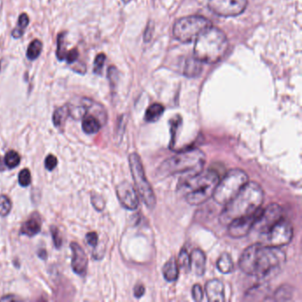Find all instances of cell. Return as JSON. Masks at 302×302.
<instances>
[{
	"mask_svg": "<svg viewBox=\"0 0 302 302\" xmlns=\"http://www.w3.org/2000/svg\"><path fill=\"white\" fill-rule=\"evenodd\" d=\"M247 7V0H209L208 8L215 15L232 17L241 15Z\"/></svg>",
	"mask_w": 302,
	"mask_h": 302,
	"instance_id": "10",
	"label": "cell"
},
{
	"mask_svg": "<svg viewBox=\"0 0 302 302\" xmlns=\"http://www.w3.org/2000/svg\"><path fill=\"white\" fill-rule=\"evenodd\" d=\"M228 48V38L224 32L211 26L196 38L194 57L201 62L214 64L224 57Z\"/></svg>",
	"mask_w": 302,
	"mask_h": 302,
	"instance_id": "4",
	"label": "cell"
},
{
	"mask_svg": "<svg viewBox=\"0 0 302 302\" xmlns=\"http://www.w3.org/2000/svg\"><path fill=\"white\" fill-rule=\"evenodd\" d=\"M122 1H123V2H124V3H126V4H127V3H129V1H130V0H122Z\"/></svg>",
	"mask_w": 302,
	"mask_h": 302,
	"instance_id": "40",
	"label": "cell"
},
{
	"mask_svg": "<svg viewBox=\"0 0 302 302\" xmlns=\"http://www.w3.org/2000/svg\"><path fill=\"white\" fill-rule=\"evenodd\" d=\"M30 24V18L27 15V14H22L20 15L17 22V27L12 32V37L14 38H20L22 37V35L24 34V31L26 30L27 27Z\"/></svg>",
	"mask_w": 302,
	"mask_h": 302,
	"instance_id": "24",
	"label": "cell"
},
{
	"mask_svg": "<svg viewBox=\"0 0 302 302\" xmlns=\"http://www.w3.org/2000/svg\"><path fill=\"white\" fill-rule=\"evenodd\" d=\"M205 291L208 300L223 301L224 300V286L221 281L212 279L206 284Z\"/></svg>",
	"mask_w": 302,
	"mask_h": 302,
	"instance_id": "15",
	"label": "cell"
},
{
	"mask_svg": "<svg viewBox=\"0 0 302 302\" xmlns=\"http://www.w3.org/2000/svg\"><path fill=\"white\" fill-rule=\"evenodd\" d=\"M201 61L195 57L189 58L184 62V68H183V74L187 78H196L198 77L201 71H202V65Z\"/></svg>",
	"mask_w": 302,
	"mask_h": 302,
	"instance_id": "17",
	"label": "cell"
},
{
	"mask_svg": "<svg viewBox=\"0 0 302 302\" xmlns=\"http://www.w3.org/2000/svg\"><path fill=\"white\" fill-rule=\"evenodd\" d=\"M129 169L132 174L133 180L135 182L137 194L140 196L145 206L150 209L155 208L156 205V197L152 189L151 184L148 182L144 175V168L141 162L140 157L136 153L131 154L129 157Z\"/></svg>",
	"mask_w": 302,
	"mask_h": 302,
	"instance_id": "8",
	"label": "cell"
},
{
	"mask_svg": "<svg viewBox=\"0 0 302 302\" xmlns=\"http://www.w3.org/2000/svg\"><path fill=\"white\" fill-rule=\"evenodd\" d=\"M249 182L247 174L242 170L235 169L225 174L222 179L218 182L213 193L214 201L220 205H225L240 192Z\"/></svg>",
	"mask_w": 302,
	"mask_h": 302,
	"instance_id": "6",
	"label": "cell"
},
{
	"mask_svg": "<svg viewBox=\"0 0 302 302\" xmlns=\"http://www.w3.org/2000/svg\"><path fill=\"white\" fill-rule=\"evenodd\" d=\"M86 241L92 247H96L99 242V236L96 232H89L86 235Z\"/></svg>",
	"mask_w": 302,
	"mask_h": 302,
	"instance_id": "37",
	"label": "cell"
},
{
	"mask_svg": "<svg viewBox=\"0 0 302 302\" xmlns=\"http://www.w3.org/2000/svg\"><path fill=\"white\" fill-rule=\"evenodd\" d=\"M261 210L262 209L260 208L254 214L237 218L232 222H230L228 224L229 235L235 239H240L242 237L247 236V234L251 232V230L254 228V223L259 217Z\"/></svg>",
	"mask_w": 302,
	"mask_h": 302,
	"instance_id": "12",
	"label": "cell"
},
{
	"mask_svg": "<svg viewBox=\"0 0 302 302\" xmlns=\"http://www.w3.org/2000/svg\"><path fill=\"white\" fill-rule=\"evenodd\" d=\"M65 32L59 33L57 37V50H56V56L57 59H59V61L65 60L66 57V46H65Z\"/></svg>",
	"mask_w": 302,
	"mask_h": 302,
	"instance_id": "26",
	"label": "cell"
},
{
	"mask_svg": "<svg viewBox=\"0 0 302 302\" xmlns=\"http://www.w3.org/2000/svg\"><path fill=\"white\" fill-rule=\"evenodd\" d=\"M165 108L162 104L155 103L148 107L144 114V120L148 122H155L161 118Z\"/></svg>",
	"mask_w": 302,
	"mask_h": 302,
	"instance_id": "20",
	"label": "cell"
},
{
	"mask_svg": "<svg viewBox=\"0 0 302 302\" xmlns=\"http://www.w3.org/2000/svg\"><path fill=\"white\" fill-rule=\"evenodd\" d=\"M19 184H21L23 187H27L30 185L31 183V175H30V170L28 169L22 170L19 174Z\"/></svg>",
	"mask_w": 302,
	"mask_h": 302,
	"instance_id": "31",
	"label": "cell"
},
{
	"mask_svg": "<svg viewBox=\"0 0 302 302\" xmlns=\"http://www.w3.org/2000/svg\"><path fill=\"white\" fill-rule=\"evenodd\" d=\"M285 259V254L279 247L254 244L244 251L239 264L241 270L247 275L267 280L280 271Z\"/></svg>",
	"mask_w": 302,
	"mask_h": 302,
	"instance_id": "1",
	"label": "cell"
},
{
	"mask_svg": "<svg viewBox=\"0 0 302 302\" xmlns=\"http://www.w3.org/2000/svg\"><path fill=\"white\" fill-rule=\"evenodd\" d=\"M106 59H107V57L104 53H100L96 56V58L94 59V66H93V72L95 74H101Z\"/></svg>",
	"mask_w": 302,
	"mask_h": 302,
	"instance_id": "30",
	"label": "cell"
},
{
	"mask_svg": "<svg viewBox=\"0 0 302 302\" xmlns=\"http://www.w3.org/2000/svg\"><path fill=\"white\" fill-rule=\"evenodd\" d=\"M57 164H58V160L54 155H48L45 158V161H44V166L46 168V170H49V171L54 170L57 167Z\"/></svg>",
	"mask_w": 302,
	"mask_h": 302,
	"instance_id": "34",
	"label": "cell"
},
{
	"mask_svg": "<svg viewBox=\"0 0 302 302\" xmlns=\"http://www.w3.org/2000/svg\"><path fill=\"white\" fill-rule=\"evenodd\" d=\"M218 270L222 274H229L233 270V262L230 254L223 253L216 262Z\"/></svg>",
	"mask_w": 302,
	"mask_h": 302,
	"instance_id": "21",
	"label": "cell"
},
{
	"mask_svg": "<svg viewBox=\"0 0 302 302\" xmlns=\"http://www.w3.org/2000/svg\"><path fill=\"white\" fill-rule=\"evenodd\" d=\"M206 255L200 249H195L190 254V269L196 276H201L206 269Z\"/></svg>",
	"mask_w": 302,
	"mask_h": 302,
	"instance_id": "16",
	"label": "cell"
},
{
	"mask_svg": "<svg viewBox=\"0 0 302 302\" xmlns=\"http://www.w3.org/2000/svg\"><path fill=\"white\" fill-rule=\"evenodd\" d=\"M153 31H154V26H153L152 23H149L148 26L146 27V29H145V32H144V40L149 41L151 39Z\"/></svg>",
	"mask_w": 302,
	"mask_h": 302,
	"instance_id": "39",
	"label": "cell"
},
{
	"mask_svg": "<svg viewBox=\"0 0 302 302\" xmlns=\"http://www.w3.org/2000/svg\"><path fill=\"white\" fill-rule=\"evenodd\" d=\"M78 57H79V52H78V49H72L69 52H66L65 60L66 63L71 64V63H74L76 60H78Z\"/></svg>",
	"mask_w": 302,
	"mask_h": 302,
	"instance_id": "36",
	"label": "cell"
},
{
	"mask_svg": "<svg viewBox=\"0 0 302 302\" xmlns=\"http://www.w3.org/2000/svg\"><path fill=\"white\" fill-rule=\"evenodd\" d=\"M41 231V222L38 218L31 217L22 225L21 233L28 237L36 236Z\"/></svg>",
	"mask_w": 302,
	"mask_h": 302,
	"instance_id": "19",
	"label": "cell"
},
{
	"mask_svg": "<svg viewBox=\"0 0 302 302\" xmlns=\"http://www.w3.org/2000/svg\"><path fill=\"white\" fill-rule=\"evenodd\" d=\"M212 26L210 21L202 16H187L177 21L173 27V35L181 43H191L207 28Z\"/></svg>",
	"mask_w": 302,
	"mask_h": 302,
	"instance_id": "7",
	"label": "cell"
},
{
	"mask_svg": "<svg viewBox=\"0 0 302 302\" xmlns=\"http://www.w3.org/2000/svg\"><path fill=\"white\" fill-rule=\"evenodd\" d=\"M282 214L283 210L281 206L276 203H272L267 206L264 210H261L260 215L255 221L253 229L256 230L262 235L269 232L272 228L273 225L276 224L277 221L282 219Z\"/></svg>",
	"mask_w": 302,
	"mask_h": 302,
	"instance_id": "11",
	"label": "cell"
},
{
	"mask_svg": "<svg viewBox=\"0 0 302 302\" xmlns=\"http://www.w3.org/2000/svg\"><path fill=\"white\" fill-rule=\"evenodd\" d=\"M192 298L197 302L202 301L204 298V291L203 289L199 284H195L193 285L192 290Z\"/></svg>",
	"mask_w": 302,
	"mask_h": 302,
	"instance_id": "33",
	"label": "cell"
},
{
	"mask_svg": "<svg viewBox=\"0 0 302 302\" xmlns=\"http://www.w3.org/2000/svg\"><path fill=\"white\" fill-rule=\"evenodd\" d=\"M71 250H72V262L71 266L74 273L79 276H85L87 271L88 266V259L85 250L79 246L78 243H71Z\"/></svg>",
	"mask_w": 302,
	"mask_h": 302,
	"instance_id": "14",
	"label": "cell"
},
{
	"mask_svg": "<svg viewBox=\"0 0 302 302\" xmlns=\"http://www.w3.org/2000/svg\"><path fill=\"white\" fill-rule=\"evenodd\" d=\"M206 156L198 148H191L167 159L157 170L159 177H167L174 175H190L200 172L205 165Z\"/></svg>",
	"mask_w": 302,
	"mask_h": 302,
	"instance_id": "5",
	"label": "cell"
},
{
	"mask_svg": "<svg viewBox=\"0 0 302 302\" xmlns=\"http://www.w3.org/2000/svg\"><path fill=\"white\" fill-rule=\"evenodd\" d=\"M51 233H52L53 243L55 245L56 248H59V247L62 246V239H61V236H60L59 230L55 226H52L51 227Z\"/></svg>",
	"mask_w": 302,
	"mask_h": 302,
	"instance_id": "32",
	"label": "cell"
},
{
	"mask_svg": "<svg viewBox=\"0 0 302 302\" xmlns=\"http://www.w3.org/2000/svg\"><path fill=\"white\" fill-rule=\"evenodd\" d=\"M293 287L289 284H284L276 290L274 294V300L276 301H287L292 298L293 295Z\"/></svg>",
	"mask_w": 302,
	"mask_h": 302,
	"instance_id": "22",
	"label": "cell"
},
{
	"mask_svg": "<svg viewBox=\"0 0 302 302\" xmlns=\"http://www.w3.org/2000/svg\"><path fill=\"white\" fill-rule=\"evenodd\" d=\"M163 276L168 282H174L177 280L179 276V267L177 262L174 258L170 259V261L165 263L162 269Z\"/></svg>",
	"mask_w": 302,
	"mask_h": 302,
	"instance_id": "18",
	"label": "cell"
},
{
	"mask_svg": "<svg viewBox=\"0 0 302 302\" xmlns=\"http://www.w3.org/2000/svg\"><path fill=\"white\" fill-rule=\"evenodd\" d=\"M116 194L119 201L129 210H135L139 205L138 194L136 190L134 189L132 184L128 182H122L116 187Z\"/></svg>",
	"mask_w": 302,
	"mask_h": 302,
	"instance_id": "13",
	"label": "cell"
},
{
	"mask_svg": "<svg viewBox=\"0 0 302 302\" xmlns=\"http://www.w3.org/2000/svg\"><path fill=\"white\" fill-rule=\"evenodd\" d=\"M69 115V108L68 105H65L63 107H59L56 109L55 112L52 115V122L55 127H59L62 125L64 122H66V119Z\"/></svg>",
	"mask_w": 302,
	"mask_h": 302,
	"instance_id": "23",
	"label": "cell"
},
{
	"mask_svg": "<svg viewBox=\"0 0 302 302\" xmlns=\"http://www.w3.org/2000/svg\"><path fill=\"white\" fill-rule=\"evenodd\" d=\"M264 245L269 247H281L291 242L293 237V227L290 221L280 219L273 225L269 232L262 234Z\"/></svg>",
	"mask_w": 302,
	"mask_h": 302,
	"instance_id": "9",
	"label": "cell"
},
{
	"mask_svg": "<svg viewBox=\"0 0 302 302\" xmlns=\"http://www.w3.org/2000/svg\"><path fill=\"white\" fill-rule=\"evenodd\" d=\"M220 181L219 174L214 170L184 177L177 185V191L191 205H200L213 196L214 189Z\"/></svg>",
	"mask_w": 302,
	"mask_h": 302,
	"instance_id": "3",
	"label": "cell"
},
{
	"mask_svg": "<svg viewBox=\"0 0 302 302\" xmlns=\"http://www.w3.org/2000/svg\"><path fill=\"white\" fill-rule=\"evenodd\" d=\"M92 202L93 206L96 208L98 211H102L105 208V201L102 199V197L100 195H92Z\"/></svg>",
	"mask_w": 302,
	"mask_h": 302,
	"instance_id": "35",
	"label": "cell"
},
{
	"mask_svg": "<svg viewBox=\"0 0 302 302\" xmlns=\"http://www.w3.org/2000/svg\"><path fill=\"white\" fill-rule=\"evenodd\" d=\"M264 200V192L261 185L248 182L227 204L220 214V221L228 225L237 218L254 214L259 210Z\"/></svg>",
	"mask_w": 302,
	"mask_h": 302,
	"instance_id": "2",
	"label": "cell"
},
{
	"mask_svg": "<svg viewBox=\"0 0 302 302\" xmlns=\"http://www.w3.org/2000/svg\"><path fill=\"white\" fill-rule=\"evenodd\" d=\"M177 264L179 268L184 269L185 271L190 269V254H188L187 251L184 250V249L181 250Z\"/></svg>",
	"mask_w": 302,
	"mask_h": 302,
	"instance_id": "29",
	"label": "cell"
},
{
	"mask_svg": "<svg viewBox=\"0 0 302 302\" xmlns=\"http://www.w3.org/2000/svg\"><path fill=\"white\" fill-rule=\"evenodd\" d=\"M144 292H145V288H144L143 284H136L135 288H134V296H135L136 298H141V297H143Z\"/></svg>",
	"mask_w": 302,
	"mask_h": 302,
	"instance_id": "38",
	"label": "cell"
},
{
	"mask_svg": "<svg viewBox=\"0 0 302 302\" xmlns=\"http://www.w3.org/2000/svg\"><path fill=\"white\" fill-rule=\"evenodd\" d=\"M12 209L11 199L8 196L0 195V215L7 216Z\"/></svg>",
	"mask_w": 302,
	"mask_h": 302,
	"instance_id": "28",
	"label": "cell"
},
{
	"mask_svg": "<svg viewBox=\"0 0 302 302\" xmlns=\"http://www.w3.org/2000/svg\"><path fill=\"white\" fill-rule=\"evenodd\" d=\"M43 50V44L39 39H35L30 43L27 50V58L30 60H35L40 56Z\"/></svg>",
	"mask_w": 302,
	"mask_h": 302,
	"instance_id": "25",
	"label": "cell"
},
{
	"mask_svg": "<svg viewBox=\"0 0 302 302\" xmlns=\"http://www.w3.org/2000/svg\"><path fill=\"white\" fill-rule=\"evenodd\" d=\"M20 162H21V156L17 152L11 150L5 156V163L9 169H14L15 167L18 166Z\"/></svg>",
	"mask_w": 302,
	"mask_h": 302,
	"instance_id": "27",
	"label": "cell"
}]
</instances>
